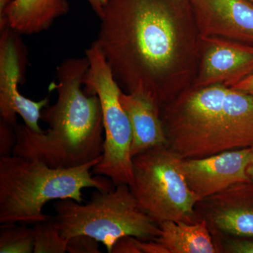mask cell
I'll list each match as a JSON object with an SVG mask.
<instances>
[{
  "instance_id": "cell-24",
  "label": "cell",
  "mask_w": 253,
  "mask_h": 253,
  "mask_svg": "<svg viewBox=\"0 0 253 253\" xmlns=\"http://www.w3.org/2000/svg\"><path fill=\"white\" fill-rule=\"evenodd\" d=\"M90 5L91 9L94 10L95 14L101 18L103 13V4L104 0H86Z\"/></svg>"
},
{
  "instance_id": "cell-19",
  "label": "cell",
  "mask_w": 253,
  "mask_h": 253,
  "mask_svg": "<svg viewBox=\"0 0 253 253\" xmlns=\"http://www.w3.org/2000/svg\"><path fill=\"white\" fill-rule=\"evenodd\" d=\"M15 126L2 120L0 121V157H7L12 155L17 141Z\"/></svg>"
},
{
  "instance_id": "cell-11",
  "label": "cell",
  "mask_w": 253,
  "mask_h": 253,
  "mask_svg": "<svg viewBox=\"0 0 253 253\" xmlns=\"http://www.w3.org/2000/svg\"><path fill=\"white\" fill-rule=\"evenodd\" d=\"M201 36L253 45L252 0H190Z\"/></svg>"
},
{
  "instance_id": "cell-21",
  "label": "cell",
  "mask_w": 253,
  "mask_h": 253,
  "mask_svg": "<svg viewBox=\"0 0 253 253\" xmlns=\"http://www.w3.org/2000/svg\"><path fill=\"white\" fill-rule=\"evenodd\" d=\"M111 253H142L139 239L133 236H124L116 241Z\"/></svg>"
},
{
  "instance_id": "cell-16",
  "label": "cell",
  "mask_w": 253,
  "mask_h": 253,
  "mask_svg": "<svg viewBox=\"0 0 253 253\" xmlns=\"http://www.w3.org/2000/svg\"><path fill=\"white\" fill-rule=\"evenodd\" d=\"M3 224L0 229V253H34L33 229L27 224Z\"/></svg>"
},
{
  "instance_id": "cell-26",
  "label": "cell",
  "mask_w": 253,
  "mask_h": 253,
  "mask_svg": "<svg viewBox=\"0 0 253 253\" xmlns=\"http://www.w3.org/2000/svg\"><path fill=\"white\" fill-rule=\"evenodd\" d=\"M13 0H0V14L4 12L5 9Z\"/></svg>"
},
{
  "instance_id": "cell-18",
  "label": "cell",
  "mask_w": 253,
  "mask_h": 253,
  "mask_svg": "<svg viewBox=\"0 0 253 253\" xmlns=\"http://www.w3.org/2000/svg\"><path fill=\"white\" fill-rule=\"evenodd\" d=\"M67 252L70 253H100L99 241L84 234L68 239Z\"/></svg>"
},
{
  "instance_id": "cell-3",
  "label": "cell",
  "mask_w": 253,
  "mask_h": 253,
  "mask_svg": "<svg viewBox=\"0 0 253 253\" xmlns=\"http://www.w3.org/2000/svg\"><path fill=\"white\" fill-rule=\"evenodd\" d=\"M161 116L167 146L183 159L253 146V95L234 88L190 87Z\"/></svg>"
},
{
  "instance_id": "cell-13",
  "label": "cell",
  "mask_w": 253,
  "mask_h": 253,
  "mask_svg": "<svg viewBox=\"0 0 253 253\" xmlns=\"http://www.w3.org/2000/svg\"><path fill=\"white\" fill-rule=\"evenodd\" d=\"M120 101L130 123L132 141L131 157L158 146H166L168 139L159 105L141 91H121Z\"/></svg>"
},
{
  "instance_id": "cell-2",
  "label": "cell",
  "mask_w": 253,
  "mask_h": 253,
  "mask_svg": "<svg viewBox=\"0 0 253 253\" xmlns=\"http://www.w3.org/2000/svg\"><path fill=\"white\" fill-rule=\"evenodd\" d=\"M89 67L86 56L69 58L58 66V83L50 86L57 92V99L41 112V119L49 129L38 133L16 124L12 155L38 160L52 168L79 167L102 156L101 103L97 95L82 88Z\"/></svg>"
},
{
  "instance_id": "cell-8",
  "label": "cell",
  "mask_w": 253,
  "mask_h": 253,
  "mask_svg": "<svg viewBox=\"0 0 253 253\" xmlns=\"http://www.w3.org/2000/svg\"><path fill=\"white\" fill-rule=\"evenodd\" d=\"M0 36V115L1 120L16 125L19 115L25 125L36 132H42L39 125L41 112L49 104V96L33 101L21 94L18 85L24 81L26 66V47L19 33L9 27Z\"/></svg>"
},
{
  "instance_id": "cell-12",
  "label": "cell",
  "mask_w": 253,
  "mask_h": 253,
  "mask_svg": "<svg viewBox=\"0 0 253 253\" xmlns=\"http://www.w3.org/2000/svg\"><path fill=\"white\" fill-rule=\"evenodd\" d=\"M205 217L211 232L253 239V181L239 183L206 198Z\"/></svg>"
},
{
  "instance_id": "cell-25",
  "label": "cell",
  "mask_w": 253,
  "mask_h": 253,
  "mask_svg": "<svg viewBox=\"0 0 253 253\" xmlns=\"http://www.w3.org/2000/svg\"><path fill=\"white\" fill-rule=\"evenodd\" d=\"M246 172L251 180L253 181V146H251V158H250L249 163L248 164Z\"/></svg>"
},
{
  "instance_id": "cell-10",
  "label": "cell",
  "mask_w": 253,
  "mask_h": 253,
  "mask_svg": "<svg viewBox=\"0 0 253 253\" xmlns=\"http://www.w3.org/2000/svg\"><path fill=\"white\" fill-rule=\"evenodd\" d=\"M251 147L183 161V169L190 189L199 202L231 186L251 181L246 169Z\"/></svg>"
},
{
  "instance_id": "cell-9",
  "label": "cell",
  "mask_w": 253,
  "mask_h": 253,
  "mask_svg": "<svg viewBox=\"0 0 253 253\" xmlns=\"http://www.w3.org/2000/svg\"><path fill=\"white\" fill-rule=\"evenodd\" d=\"M253 73V45L215 36H201L199 68L191 87H229Z\"/></svg>"
},
{
  "instance_id": "cell-5",
  "label": "cell",
  "mask_w": 253,
  "mask_h": 253,
  "mask_svg": "<svg viewBox=\"0 0 253 253\" xmlns=\"http://www.w3.org/2000/svg\"><path fill=\"white\" fill-rule=\"evenodd\" d=\"M53 222L63 237L84 234L102 243L108 253L124 236L148 241L156 239L161 228L143 211L127 184L107 191L96 189L85 204L59 200L54 205Z\"/></svg>"
},
{
  "instance_id": "cell-22",
  "label": "cell",
  "mask_w": 253,
  "mask_h": 253,
  "mask_svg": "<svg viewBox=\"0 0 253 253\" xmlns=\"http://www.w3.org/2000/svg\"><path fill=\"white\" fill-rule=\"evenodd\" d=\"M139 246L142 253H169L168 249L156 239L148 241L139 239Z\"/></svg>"
},
{
  "instance_id": "cell-27",
  "label": "cell",
  "mask_w": 253,
  "mask_h": 253,
  "mask_svg": "<svg viewBox=\"0 0 253 253\" xmlns=\"http://www.w3.org/2000/svg\"><path fill=\"white\" fill-rule=\"evenodd\" d=\"M252 1H253V0H252Z\"/></svg>"
},
{
  "instance_id": "cell-7",
  "label": "cell",
  "mask_w": 253,
  "mask_h": 253,
  "mask_svg": "<svg viewBox=\"0 0 253 253\" xmlns=\"http://www.w3.org/2000/svg\"><path fill=\"white\" fill-rule=\"evenodd\" d=\"M85 56L89 67L84 78V90L99 97L104 131L102 158L92 168V173L109 178L115 186H130L133 181L132 132L129 118L120 101L123 90L94 42L86 50Z\"/></svg>"
},
{
  "instance_id": "cell-20",
  "label": "cell",
  "mask_w": 253,
  "mask_h": 253,
  "mask_svg": "<svg viewBox=\"0 0 253 253\" xmlns=\"http://www.w3.org/2000/svg\"><path fill=\"white\" fill-rule=\"evenodd\" d=\"M249 238L234 237L224 244V252L229 253H253V240Z\"/></svg>"
},
{
  "instance_id": "cell-4",
  "label": "cell",
  "mask_w": 253,
  "mask_h": 253,
  "mask_svg": "<svg viewBox=\"0 0 253 253\" xmlns=\"http://www.w3.org/2000/svg\"><path fill=\"white\" fill-rule=\"evenodd\" d=\"M101 157L72 168H52L36 159L0 157V223L32 224L50 219L43 213L46 203L71 199L82 204L83 190L113 189L112 181L93 177L91 169Z\"/></svg>"
},
{
  "instance_id": "cell-1",
  "label": "cell",
  "mask_w": 253,
  "mask_h": 253,
  "mask_svg": "<svg viewBox=\"0 0 253 253\" xmlns=\"http://www.w3.org/2000/svg\"><path fill=\"white\" fill-rule=\"evenodd\" d=\"M97 39L118 85L160 108L192 86L201 34L190 0H104Z\"/></svg>"
},
{
  "instance_id": "cell-23",
  "label": "cell",
  "mask_w": 253,
  "mask_h": 253,
  "mask_svg": "<svg viewBox=\"0 0 253 253\" xmlns=\"http://www.w3.org/2000/svg\"><path fill=\"white\" fill-rule=\"evenodd\" d=\"M231 88L246 94L253 95V73Z\"/></svg>"
},
{
  "instance_id": "cell-15",
  "label": "cell",
  "mask_w": 253,
  "mask_h": 253,
  "mask_svg": "<svg viewBox=\"0 0 253 253\" xmlns=\"http://www.w3.org/2000/svg\"><path fill=\"white\" fill-rule=\"evenodd\" d=\"M161 234L156 241L169 253H220L207 221H166L160 223Z\"/></svg>"
},
{
  "instance_id": "cell-14",
  "label": "cell",
  "mask_w": 253,
  "mask_h": 253,
  "mask_svg": "<svg viewBox=\"0 0 253 253\" xmlns=\"http://www.w3.org/2000/svg\"><path fill=\"white\" fill-rule=\"evenodd\" d=\"M68 11L67 0H13L0 14V31L9 27L19 34H37Z\"/></svg>"
},
{
  "instance_id": "cell-6",
  "label": "cell",
  "mask_w": 253,
  "mask_h": 253,
  "mask_svg": "<svg viewBox=\"0 0 253 253\" xmlns=\"http://www.w3.org/2000/svg\"><path fill=\"white\" fill-rule=\"evenodd\" d=\"M183 161L167 145L132 158L133 181L129 187L141 209L158 224L198 220L199 201L186 181Z\"/></svg>"
},
{
  "instance_id": "cell-17",
  "label": "cell",
  "mask_w": 253,
  "mask_h": 253,
  "mask_svg": "<svg viewBox=\"0 0 253 253\" xmlns=\"http://www.w3.org/2000/svg\"><path fill=\"white\" fill-rule=\"evenodd\" d=\"M34 253L67 252L68 239L63 237L51 219L35 224Z\"/></svg>"
}]
</instances>
